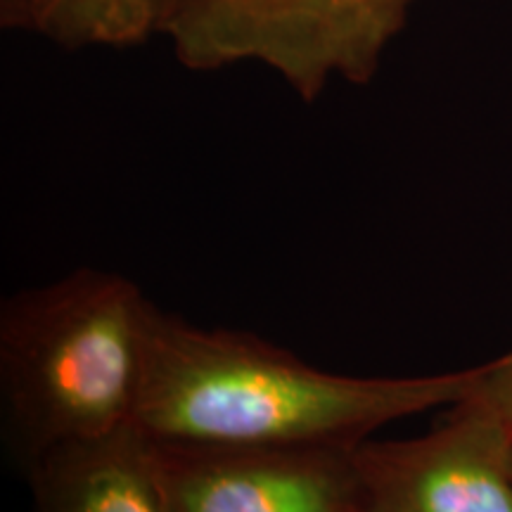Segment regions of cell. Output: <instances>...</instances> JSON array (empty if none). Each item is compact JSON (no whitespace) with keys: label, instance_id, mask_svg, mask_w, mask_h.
<instances>
[{"label":"cell","instance_id":"cell-5","mask_svg":"<svg viewBox=\"0 0 512 512\" xmlns=\"http://www.w3.org/2000/svg\"><path fill=\"white\" fill-rule=\"evenodd\" d=\"M354 456L368 512H512L505 422L467 401L432 434L368 439Z\"/></svg>","mask_w":512,"mask_h":512},{"label":"cell","instance_id":"cell-6","mask_svg":"<svg viewBox=\"0 0 512 512\" xmlns=\"http://www.w3.org/2000/svg\"><path fill=\"white\" fill-rule=\"evenodd\" d=\"M34 512H169L150 441L136 425L60 448L27 472Z\"/></svg>","mask_w":512,"mask_h":512},{"label":"cell","instance_id":"cell-4","mask_svg":"<svg viewBox=\"0 0 512 512\" xmlns=\"http://www.w3.org/2000/svg\"><path fill=\"white\" fill-rule=\"evenodd\" d=\"M147 441L169 512H368L356 446Z\"/></svg>","mask_w":512,"mask_h":512},{"label":"cell","instance_id":"cell-7","mask_svg":"<svg viewBox=\"0 0 512 512\" xmlns=\"http://www.w3.org/2000/svg\"><path fill=\"white\" fill-rule=\"evenodd\" d=\"M183 0H5L17 27L64 48H131L164 36Z\"/></svg>","mask_w":512,"mask_h":512},{"label":"cell","instance_id":"cell-3","mask_svg":"<svg viewBox=\"0 0 512 512\" xmlns=\"http://www.w3.org/2000/svg\"><path fill=\"white\" fill-rule=\"evenodd\" d=\"M415 0H183L164 38L195 72L259 64L302 100L366 83Z\"/></svg>","mask_w":512,"mask_h":512},{"label":"cell","instance_id":"cell-1","mask_svg":"<svg viewBox=\"0 0 512 512\" xmlns=\"http://www.w3.org/2000/svg\"><path fill=\"white\" fill-rule=\"evenodd\" d=\"M489 363L425 377L325 373L264 339L157 311L136 427L200 446L354 448L389 422L458 406Z\"/></svg>","mask_w":512,"mask_h":512},{"label":"cell","instance_id":"cell-2","mask_svg":"<svg viewBox=\"0 0 512 512\" xmlns=\"http://www.w3.org/2000/svg\"><path fill=\"white\" fill-rule=\"evenodd\" d=\"M157 311L136 283L100 268L5 299L3 441L24 472L136 425Z\"/></svg>","mask_w":512,"mask_h":512},{"label":"cell","instance_id":"cell-9","mask_svg":"<svg viewBox=\"0 0 512 512\" xmlns=\"http://www.w3.org/2000/svg\"><path fill=\"white\" fill-rule=\"evenodd\" d=\"M505 430H508V456H510V467H512V418L505 420Z\"/></svg>","mask_w":512,"mask_h":512},{"label":"cell","instance_id":"cell-8","mask_svg":"<svg viewBox=\"0 0 512 512\" xmlns=\"http://www.w3.org/2000/svg\"><path fill=\"white\" fill-rule=\"evenodd\" d=\"M467 401L503 422L512 418V351L496 361H489L482 384Z\"/></svg>","mask_w":512,"mask_h":512}]
</instances>
